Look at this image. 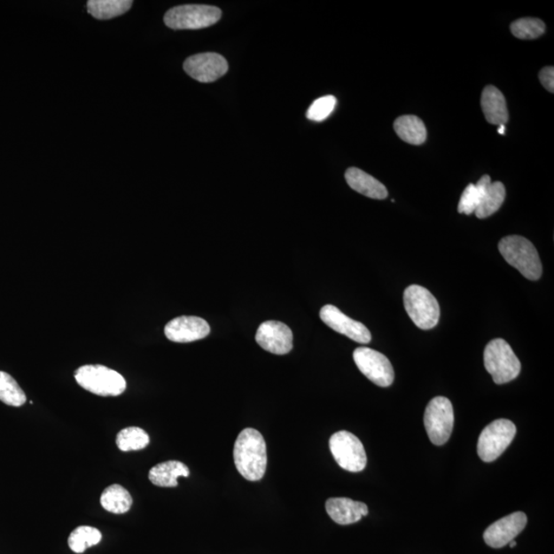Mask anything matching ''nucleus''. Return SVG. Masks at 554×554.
<instances>
[{
  "instance_id": "nucleus-23",
  "label": "nucleus",
  "mask_w": 554,
  "mask_h": 554,
  "mask_svg": "<svg viewBox=\"0 0 554 554\" xmlns=\"http://www.w3.org/2000/svg\"><path fill=\"white\" fill-rule=\"evenodd\" d=\"M132 5L130 0H90L88 12L98 20H110L126 14Z\"/></svg>"
},
{
  "instance_id": "nucleus-32",
  "label": "nucleus",
  "mask_w": 554,
  "mask_h": 554,
  "mask_svg": "<svg viewBox=\"0 0 554 554\" xmlns=\"http://www.w3.org/2000/svg\"><path fill=\"white\" fill-rule=\"evenodd\" d=\"M510 546L511 547V549H513V547H516L517 546L516 541H514V540L511 541Z\"/></svg>"
},
{
  "instance_id": "nucleus-31",
  "label": "nucleus",
  "mask_w": 554,
  "mask_h": 554,
  "mask_svg": "<svg viewBox=\"0 0 554 554\" xmlns=\"http://www.w3.org/2000/svg\"><path fill=\"white\" fill-rule=\"evenodd\" d=\"M498 133L501 135H504L505 133V126H500V129H498Z\"/></svg>"
},
{
  "instance_id": "nucleus-1",
  "label": "nucleus",
  "mask_w": 554,
  "mask_h": 554,
  "mask_svg": "<svg viewBox=\"0 0 554 554\" xmlns=\"http://www.w3.org/2000/svg\"><path fill=\"white\" fill-rule=\"evenodd\" d=\"M234 464L241 477L250 481L262 480L267 467V449L263 435L254 428H246L234 445Z\"/></svg>"
},
{
  "instance_id": "nucleus-13",
  "label": "nucleus",
  "mask_w": 554,
  "mask_h": 554,
  "mask_svg": "<svg viewBox=\"0 0 554 554\" xmlns=\"http://www.w3.org/2000/svg\"><path fill=\"white\" fill-rule=\"evenodd\" d=\"M527 518L524 512H514L492 524L484 533L487 545L501 549L516 539L524 531Z\"/></svg>"
},
{
  "instance_id": "nucleus-10",
  "label": "nucleus",
  "mask_w": 554,
  "mask_h": 554,
  "mask_svg": "<svg viewBox=\"0 0 554 554\" xmlns=\"http://www.w3.org/2000/svg\"><path fill=\"white\" fill-rule=\"evenodd\" d=\"M354 360L362 373L376 386L389 387L394 381V370L388 358L374 349L356 348Z\"/></svg>"
},
{
  "instance_id": "nucleus-20",
  "label": "nucleus",
  "mask_w": 554,
  "mask_h": 554,
  "mask_svg": "<svg viewBox=\"0 0 554 554\" xmlns=\"http://www.w3.org/2000/svg\"><path fill=\"white\" fill-rule=\"evenodd\" d=\"M394 130L402 141L412 145H421L426 141L427 129L419 117L402 115L394 121Z\"/></svg>"
},
{
  "instance_id": "nucleus-17",
  "label": "nucleus",
  "mask_w": 554,
  "mask_h": 554,
  "mask_svg": "<svg viewBox=\"0 0 554 554\" xmlns=\"http://www.w3.org/2000/svg\"><path fill=\"white\" fill-rule=\"evenodd\" d=\"M481 108L488 123L495 126H505L510 120V113L503 94L494 86H488L482 90Z\"/></svg>"
},
{
  "instance_id": "nucleus-5",
  "label": "nucleus",
  "mask_w": 554,
  "mask_h": 554,
  "mask_svg": "<svg viewBox=\"0 0 554 554\" xmlns=\"http://www.w3.org/2000/svg\"><path fill=\"white\" fill-rule=\"evenodd\" d=\"M408 316L421 330L433 329L439 324L441 308L438 300L425 286H408L403 294Z\"/></svg>"
},
{
  "instance_id": "nucleus-24",
  "label": "nucleus",
  "mask_w": 554,
  "mask_h": 554,
  "mask_svg": "<svg viewBox=\"0 0 554 554\" xmlns=\"http://www.w3.org/2000/svg\"><path fill=\"white\" fill-rule=\"evenodd\" d=\"M491 182L490 176L485 175L482 176L477 184H468L460 199L458 212L460 214L472 215L477 211L482 193H484L485 188Z\"/></svg>"
},
{
  "instance_id": "nucleus-29",
  "label": "nucleus",
  "mask_w": 554,
  "mask_h": 554,
  "mask_svg": "<svg viewBox=\"0 0 554 554\" xmlns=\"http://www.w3.org/2000/svg\"><path fill=\"white\" fill-rule=\"evenodd\" d=\"M337 104V99L334 96H324L319 98L312 103V105L308 111V117L310 121H323L327 120L328 117L334 111Z\"/></svg>"
},
{
  "instance_id": "nucleus-30",
  "label": "nucleus",
  "mask_w": 554,
  "mask_h": 554,
  "mask_svg": "<svg viewBox=\"0 0 554 554\" xmlns=\"http://www.w3.org/2000/svg\"><path fill=\"white\" fill-rule=\"evenodd\" d=\"M540 82L542 86L549 90V92H554V68L552 66L545 67L540 71L539 74Z\"/></svg>"
},
{
  "instance_id": "nucleus-11",
  "label": "nucleus",
  "mask_w": 554,
  "mask_h": 554,
  "mask_svg": "<svg viewBox=\"0 0 554 554\" xmlns=\"http://www.w3.org/2000/svg\"><path fill=\"white\" fill-rule=\"evenodd\" d=\"M184 70L193 80L208 83L227 74L228 63L223 56L216 53L198 54L187 59Z\"/></svg>"
},
{
  "instance_id": "nucleus-6",
  "label": "nucleus",
  "mask_w": 554,
  "mask_h": 554,
  "mask_svg": "<svg viewBox=\"0 0 554 554\" xmlns=\"http://www.w3.org/2000/svg\"><path fill=\"white\" fill-rule=\"evenodd\" d=\"M221 17L222 12L216 6L185 4L168 11L165 24L174 30H198L216 24Z\"/></svg>"
},
{
  "instance_id": "nucleus-25",
  "label": "nucleus",
  "mask_w": 554,
  "mask_h": 554,
  "mask_svg": "<svg viewBox=\"0 0 554 554\" xmlns=\"http://www.w3.org/2000/svg\"><path fill=\"white\" fill-rule=\"evenodd\" d=\"M101 540L102 534L96 527L82 526L70 534L68 545L74 552L83 553L90 547L99 544Z\"/></svg>"
},
{
  "instance_id": "nucleus-28",
  "label": "nucleus",
  "mask_w": 554,
  "mask_h": 554,
  "mask_svg": "<svg viewBox=\"0 0 554 554\" xmlns=\"http://www.w3.org/2000/svg\"><path fill=\"white\" fill-rule=\"evenodd\" d=\"M512 35L519 39H536L544 35L545 24L536 18H523L511 26Z\"/></svg>"
},
{
  "instance_id": "nucleus-15",
  "label": "nucleus",
  "mask_w": 554,
  "mask_h": 554,
  "mask_svg": "<svg viewBox=\"0 0 554 554\" xmlns=\"http://www.w3.org/2000/svg\"><path fill=\"white\" fill-rule=\"evenodd\" d=\"M210 325L204 318L198 316L176 317L165 328V334L168 340L176 343L201 340L210 334Z\"/></svg>"
},
{
  "instance_id": "nucleus-3",
  "label": "nucleus",
  "mask_w": 554,
  "mask_h": 554,
  "mask_svg": "<svg viewBox=\"0 0 554 554\" xmlns=\"http://www.w3.org/2000/svg\"><path fill=\"white\" fill-rule=\"evenodd\" d=\"M484 363L495 383L501 386L517 379L521 364L511 347L503 339H494L484 351Z\"/></svg>"
},
{
  "instance_id": "nucleus-8",
  "label": "nucleus",
  "mask_w": 554,
  "mask_h": 554,
  "mask_svg": "<svg viewBox=\"0 0 554 554\" xmlns=\"http://www.w3.org/2000/svg\"><path fill=\"white\" fill-rule=\"evenodd\" d=\"M425 425L433 445L442 446L449 440L454 427V410L447 397H434L425 410Z\"/></svg>"
},
{
  "instance_id": "nucleus-7",
  "label": "nucleus",
  "mask_w": 554,
  "mask_h": 554,
  "mask_svg": "<svg viewBox=\"0 0 554 554\" xmlns=\"http://www.w3.org/2000/svg\"><path fill=\"white\" fill-rule=\"evenodd\" d=\"M517 427L507 419H498L482 430L478 442V454L484 462L497 460L511 446Z\"/></svg>"
},
{
  "instance_id": "nucleus-18",
  "label": "nucleus",
  "mask_w": 554,
  "mask_h": 554,
  "mask_svg": "<svg viewBox=\"0 0 554 554\" xmlns=\"http://www.w3.org/2000/svg\"><path fill=\"white\" fill-rule=\"evenodd\" d=\"M345 179L350 188L364 197L374 199H386L388 197L386 187L360 168H349L345 173Z\"/></svg>"
},
{
  "instance_id": "nucleus-26",
  "label": "nucleus",
  "mask_w": 554,
  "mask_h": 554,
  "mask_svg": "<svg viewBox=\"0 0 554 554\" xmlns=\"http://www.w3.org/2000/svg\"><path fill=\"white\" fill-rule=\"evenodd\" d=\"M150 442L149 435L140 427L122 429L116 436V446L122 452L139 451L145 449Z\"/></svg>"
},
{
  "instance_id": "nucleus-21",
  "label": "nucleus",
  "mask_w": 554,
  "mask_h": 554,
  "mask_svg": "<svg viewBox=\"0 0 554 554\" xmlns=\"http://www.w3.org/2000/svg\"><path fill=\"white\" fill-rule=\"evenodd\" d=\"M506 197V189L501 182H491L485 188L480 203L475 211L479 219H486L496 213L503 205Z\"/></svg>"
},
{
  "instance_id": "nucleus-4",
  "label": "nucleus",
  "mask_w": 554,
  "mask_h": 554,
  "mask_svg": "<svg viewBox=\"0 0 554 554\" xmlns=\"http://www.w3.org/2000/svg\"><path fill=\"white\" fill-rule=\"evenodd\" d=\"M78 386L100 396H119L127 388V381L116 371L100 364H88L75 371Z\"/></svg>"
},
{
  "instance_id": "nucleus-2",
  "label": "nucleus",
  "mask_w": 554,
  "mask_h": 554,
  "mask_svg": "<svg viewBox=\"0 0 554 554\" xmlns=\"http://www.w3.org/2000/svg\"><path fill=\"white\" fill-rule=\"evenodd\" d=\"M499 251L506 262L518 269L530 280L542 277V263L536 247L529 239L519 236H510L500 240Z\"/></svg>"
},
{
  "instance_id": "nucleus-12",
  "label": "nucleus",
  "mask_w": 554,
  "mask_h": 554,
  "mask_svg": "<svg viewBox=\"0 0 554 554\" xmlns=\"http://www.w3.org/2000/svg\"><path fill=\"white\" fill-rule=\"evenodd\" d=\"M322 321L331 329L361 344H368L371 335L366 325L345 316L334 305H325L319 312Z\"/></svg>"
},
{
  "instance_id": "nucleus-14",
  "label": "nucleus",
  "mask_w": 554,
  "mask_h": 554,
  "mask_svg": "<svg viewBox=\"0 0 554 554\" xmlns=\"http://www.w3.org/2000/svg\"><path fill=\"white\" fill-rule=\"evenodd\" d=\"M256 341L264 350L284 355L293 349V332L283 323L265 322L257 331Z\"/></svg>"
},
{
  "instance_id": "nucleus-19",
  "label": "nucleus",
  "mask_w": 554,
  "mask_h": 554,
  "mask_svg": "<svg viewBox=\"0 0 554 554\" xmlns=\"http://www.w3.org/2000/svg\"><path fill=\"white\" fill-rule=\"evenodd\" d=\"M148 477L154 486L175 488L180 477H189V469L180 461H167L150 469Z\"/></svg>"
},
{
  "instance_id": "nucleus-22",
  "label": "nucleus",
  "mask_w": 554,
  "mask_h": 554,
  "mask_svg": "<svg viewBox=\"0 0 554 554\" xmlns=\"http://www.w3.org/2000/svg\"><path fill=\"white\" fill-rule=\"evenodd\" d=\"M101 505L104 510L114 514L127 513L133 504V498L127 488L121 485H113L102 493Z\"/></svg>"
},
{
  "instance_id": "nucleus-16",
  "label": "nucleus",
  "mask_w": 554,
  "mask_h": 554,
  "mask_svg": "<svg viewBox=\"0 0 554 554\" xmlns=\"http://www.w3.org/2000/svg\"><path fill=\"white\" fill-rule=\"evenodd\" d=\"M330 518L338 525L347 526L357 523L368 516L369 508L363 502L348 498H331L325 503Z\"/></svg>"
},
{
  "instance_id": "nucleus-27",
  "label": "nucleus",
  "mask_w": 554,
  "mask_h": 554,
  "mask_svg": "<svg viewBox=\"0 0 554 554\" xmlns=\"http://www.w3.org/2000/svg\"><path fill=\"white\" fill-rule=\"evenodd\" d=\"M0 401L11 407H21L27 397L17 381L5 371H0Z\"/></svg>"
},
{
  "instance_id": "nucleus-9",
  "label": "nucleus",
  "mask_w": 554,
  "mask_h": 554,
  "mask_svg": "<svg viewBox=\"0 0 554 554\" xmlns=\"http://www.w3.org/2000/svg\"><path fill=\"white\" fill-rule=\"evenodd\" d=\"M330 449L339 466L350 472H363L367 454L360 440L348 432H339L330 439Z\"/></svg>"
}]
</instances>
